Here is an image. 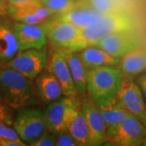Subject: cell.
Segmentation results:
<instances>
[{
    "label": "cell",
    "mask_w": 146,
    "mask_h": 146,
    "mask_svg": "<svg viewBox=\"0 0 146 146\" xmlns=\"http://www.w3.org/2000/svg\"><path fill=\"white\" fill-rule=\"evenodd\" d=\"M41 3L35 4L20 7H14L9 6V15L14 20L18 22L31 24V25H39L43 23L44 21L36 14V7Z\"/></svg>",
    "instance_id": "obj_22"
},
{
    "label": "cell",
    "mask_w": 146,
    "mask_h": 146,
    "mask_svg": "<svg viewBox=\"0 0 146 146\" xmlns=\"http://www.w3.org/2000/svg\"><path fill=\"white\" fill-rule=\"evenodd\" d=\"M48 72L53 74L58 80L63 95L66 97L75 98L78 94L73 82L63 51H57L54 54L51 61L48 66Z\"/></svg>",
    "instance_id": "obj_14"
},
{
    "label": "cell",
    "mask_w": 146,
    "mask_h": 146,
    "mask_svg": "<svg viewBox=\"0 0 146 146\" xmlns=\"http://www.w3.org/2000/svg\"><path fill=\"white\" fill-rule=\"evenodd\" d=\"M127 30H134V23L126 12L106 14L94 25L80 29L77 42L72 50L75 51L94 46L111 33Z\"/></svg>",
    "instance_id": "obj_2"
},
{
    "label": "cell",
    "mask_w": 146,
    "mask_h": 146,
    "mask_svg": "<svg viewBox=\"0 0 146 146\" xmlns=\"http://www.w3.org/2000/svg\"><path fill=\"white\" fill-rule=\"evenodd\" d=\"M47 63L46 52L42 49L20 50L6 63L5 66L16 70L29 79H33L42 72Z\"/></svg>",
    "instance_id": "obj_6"
},
{
    "label": "cell",
    "mask_w": 146,
    "mask_h": 146,
    "mask_svg": "<svg viewBox=\"0 0 146 146\" xmlns=\"http://www.w3.org/2000/svg\"><path fill=\"white\" fill-rule=\"evenodd\" d=\"M36 86L40 99L43 102H52L63 94L61 85L51 73H44L36 80Z\"/></svg>",
    "instance_id": "obj_19"
},
{
    "label": "cell",
    "mask_w": 146,
    "mask_h": 146,
    "mask_svg": "<svg viewBox=\"0 0 146 146\" xmlns=\"http://www.w3.org/2000/svg\"><path fill=\"white\" fill-rule=\"evenodd\" d=\"M12 28L19 45V51L42 49L46 43V33L42 25L18 22Z\"/></svg>",
    "instance_id": "obj_11"
},
{
    "label": "cell",
    "mask_w": 146,
    "mask_h": 146,
    "mask_svg": "<svg viewBox=\"0 0 146 146\" xmlns=\"http://www.w3.org/2000/svg\"><path fill=\"white\" fill-rule=\"evenodd\" d=\"M13 140V141H23L20 138L16 129L11 127V125H8L5 123L0 122V140Z\"/></svg>",
    "instance_id": "obj_25"
},
{
    "label": "cell",
    "mask_w": 146,
    "mask_h": 146,
    "mask_svg": "<svg viewBox=\"0 0 146 146\" xmlns=\"http://www.w3.org/2000/svg\"><path fill=\"white\" fill-rule=\"evenodd\" d=\"M138 84L141 87L142 93L144 95V98L146 102V74L141 76L140 78L138 79Z\"/></svg>",
    "instance_id": "obj_30"
},
{
    "label": "cell",
    "mask_w": 146,
    "mask_h": 146,
    "mask_svg": "<svg viewBox=\"0 0 146 146\" xmlns=\"http://www.w3.org/2000/svg\"><path fill=\"white\" fill-rule=\"evenodd\" d=\"M66 127L77 145H90L88 123L81 107L78 104L70 107L65 118Z\"/></svg>",
    "instance_id": "obj_13"
},
{
    "label": "cell",
    "mask_w": 146,
    "mask_h": 146,
    "mask_svg": "<svg viewBox=\"0 0 146 146\" xmlns=\"http://www.w3.org/2000/svg\"><path fill=\"white\" fill-rule=\"evenodd\" d=\"M13 127L25 144L32 145L46 131L45 114L33 108H22L14 120Z\"/></svg>",
    "instance_id": "obj_4"
},
{
    "label": "cell",
    "mask_w": 146,
    "mask_h": 146,
    "mask_svg": "<svg viewBox=\"0 0 146 146\" xmlns=\"http://www.w3.org/2000/svg\"><path fill=\"white\" fill-rule=\"evenodd\" d=\"M119 70L123 75L134 76L146 70V53L138 48L127 53L119 61Z\"/></svg>",
    "instance_id": "obj_20"
},
{
    "label": "cell",
    "mask_w": 146,
    "mask_h": 146,
    "mask_svg": "<svg viewBox=\"0 0 146 146\" xmlns=\"http://www.w3.org/2000/svg\"><path fill=\"white\" fill-rule=\"evenodd\" d=\"M1 63H2V59L0 58V66H1Z\"/></svg>",
    "instance_id": "obj_32"
},
{
    "label": "cell",
    "mask_w": 146,
    "mask_h": 146,
    "mask_svg": "<svg viewBox=\"0 0 146 146\" xmlns=\"http://www.w3.org/2000/svg\"><path fill=\"white\" fill-rule=\"evenodd\" d=\"M105 15L94 8L87 0H77L74 7L67 12L58 15L57 19L71 23L79 29H83L94 25Z\"/></svg>",
    "instance_id": "obj_10"
},
{
    "label": "cell",
    "mask_w": 146,
    "mask_h": 146,
    "mask_svg": "<svg viewBox=\"0 0 146 146\" xmlns=\"http://www.w3.org/2000/svg\"><path fill=\"white\" fill-rule=\"evenodd\" d=\"M42 3L54 14H63L71 10L76 4V0H41Z\"/></svg>",
    "instance_id": "obj_24"
},
{
    "label": "cell",
    "mask_w": 146,
    "mask_h": 146,
    "mask_svg": "<svg viewBox=\"0 0 146 146\" xmlns=\"http://www.w3.org/2000/svg\"><path fill=\"white\" fill-rule=\"evenodd\" d=\"M73 82L78 94H84L87 89L88 69L84 66L78 54L73 50L63 51Z\"/></svg>",
    "instance_id": "obj_18"
},
{
    "label": "cell",
    "mask_w": 146,
    "mask_h": 146,
    "mask_svg": "<svg viewBox=\"0 0 146 146\" xmlns=\"http://www.w3.org/2000/svg\"><path fill=\"white\" fill-rule=\"evenodd\" d=\"M87 69L102 66H115L119 63V58L114 57L98 47L88 46L78 54Z\"/></svg>",
    "instance_id": "obj_17"
},
{
    "label": "cell",
    "mask_w": 146,
    "mask_h": 146,
    "mask_svg": "<svg viewBox=\"0 0 146 146\" xmlns=\"http://www.w3.org/2000/svg\"><path fill=\"white\" fill-rule=\"evenodd\" d=\"M95 102L105 120L107 136L130 114L121 104L117 96Z\"/></svg>",
    "instance_id": "obj_16"
},
{
    "label": "cell",
    "mask_w": 146,
    "mask_h": 146,
    "mask_svg": "<svg viewBox=\"0 0 146 146\" xmlns=\"http://www.w3.org/2000/svg\"><path fill=\"white\" fill-rule=\"evenodd\" d=\"M123 74L112 66H102L88 70L87 89L95 102L115 97L119 89Z\"/></svg>",
    "instance_id": "obj_3"
},
{
    "label": "cell",
    "mask_w": 146,
    "mask_h": 146,
    "mask_svg": "<svg viewBox=\"0 0 146 146\" xmlns=\"http://www.w3.org/2000/svg\"><path fill=\"white\" fill-rule=\"evenodd\" d=\"M9 14V6L6 1H0V16Z\"/></svg>",
    "instance_id": "obj_31"
},
{
    "label": "cell",
    "mask_w": 146,
    "mask_h": 146,
    "mask_svg": "<svg viewBox=\"0 0 146 146\" xmlns=\"http://www.w3.org/2000/svg\"><path fill=\"white\" fill-rule=\"evenodd\" d=\"M96 10L104 14L125 12L124 8L119 0H87Z\"/></svg>",
    "instance_id": "obj_23"
},
{
    "label": "cell",
    "mask_w": 146,
    "mask_h": 146,
    "mask_svg": "<svg viewBox=\"0 0 146 146\" xmlns=\"http://www.w3.org/2000/svg\"><path fill=\"white\" fill-rule=\"evenodd\" d=\"M6 2L10 7H20L33 5L37 3H42L41 0H6Z\"/></svg>",
    "instance_id": "obj_29"
},
{
    "label": "cell",
    "mask_w": 146,
    "mask_h": 146,
    "mask_svg": "<svg viewBox=\"0 0 146 146\" xmlns=\"http://www.w3.org/2000/svg\"><path fill=\"white\" fill-rule=\"evenodd\" d=\"M14 120L12 110L0 102V122L11 126L13 125Z\"/></svg>",
    "instance_id": "obj_28"
},
{
    "label": "cell",
    "mask_w": 146,
    "mask_h": 146,
    "mask_svg": "<svg viewBox=\"0 0 146 146\" xmlns=\"http://www.w3.org/2000/svg\"><path fill=\"white\" fill-rule=\"evenodd\" d=\"M88 123L90 145H101L107 141L105 120L97 104L91 101L84 102L80 106Z\"/></svg>",
    "instance_id": "obj_12"
},
{
    "label": "cell",
    "mask_w": 146,
    "mask_h": 146,
    "mask_svg": "<svg viewBox=\"0 0 146 146\" xmlns=\"http://www.w3.org/2000/svg\"><path fill=\"white\" fill-rule=\"evenodd\" d=\"M57 134L50 131L47 130L36 142H34L33 146H54L56 145Z\"/></svg>",
    "instance_id": "obj_26"
},
{
    "label": "cell",
    "mask_w": 146,
    "mask_h": 146,
    "mask_svg": "<svg viewBox=\"0 0 146 146\" xmlns=\"http://www.w3.org/2000/svg\"><path fill=\"white\" fill-rule=\"evenodd\" d=\"M42 26L46 36L55 46L68 48L70 50L76 46L80 29L72 24L56 19L45 23Z\"/></svg>",
    "instance_id": "obj_9"
},
{
    "label": "cell",
    "mask_w": 146,
    "mask_h": 146,
    "mask_svg": "<svg viewBox=\"0 0 146 146\" xmlns=\"http://www.w3.org/2000/svg\"><path fill=\"white\" fill-rule=\"evenodd\" d=\"M116 96L130 114L146 125V102L138 84L128 76L123 75Z\"/></svg>",
    "instance_id": "obj_5"
},
{
    "label": "cell",
    "mask_w": 146,
    "mask_h": 146,
    "mask_svg": "<svg viewBox=\"0 0 146 146\" xmlns=\"http://www.w3.org/2000/svg\"><path fill=\"white\" fill-rule=\"evenodd\" d=\"M140 44V37L134 30H127L111 33L101 39L94 46L102 49L114 57L120 58L138 48Z\"/></svg>",
    "instance_id": "obj_8"
},
{
    "label": "cell",
    "mask_w": 146,
    "mask_h": 146,
    "mask_svg": "<svg viewBox=\"0 0 146 146\" xmlns=\"http://www.w3.org/2000/svg\"><path fill=\"white\" fill-rule=\"evenodd\" d=\"M77 104L74 98L67 97L49 105L46 110L45 118L48 131L58 134L61 131L67 129L65 118L70 107Z\"/></svg>",
    "instance_id": "obj_15"
},
{
    "label": "cell",
    "mask_w": 146,
    "mask_h": 146,
    "mask_svg": "<svg viewBox=\"0 0 146 146\" xmlns=\"http://www.w3.org/2000/svg\"><path fill=\"white\" fill-rule=\"evenodd\" d=\"M0 102L11 110H21L36 103L30 79L8 67H0Z\"/></svg>",
    "instance_id": "obj_1"
},
{
    "label": "cell",
    "mask_w": 146,
    "mask_h": 146,
    "mask_svg": "<svg viewBox=\"0 0 146 146\" xmlns=\"http://www.w3.org/2000/svg\"><path fill=\"white\" fill-rule=\"evenodd\" d=\"M145 139L146 125L131 114L107 136V140L122 146L141 145Z\"/></svg>",
    "instance_id": "obj_7"
},
{
    "label": "cell",
    "mask_w": 146,
    "mask_h": 146,
    "mask_svg": "<svg viewBox=\"0 0 146 146\" xmlns=\"http://www.w3.org/2000/svg\"><path fill=\"white\" fill-rule=\"evenodd\" d=\"M0 17H1V16H0Z\"/></svg>",
    "instance_id": "obj_34"
},
{
    "label": "cell",
    "mask_w": 146,
    "mask_h": 146,
    "mask_svg": "<svg viewBox=\"0 0 146 146\" xmlns=\"http://www.w3.org/2000/svg\"><path fill=\"white\" fill-rule=\"evenodd\" d=\"M56 145L57 146H76L77 144L74 140L68 129L61 131L57 134L56 139Z\"/></svg>",
    "instance_id": "obj_27"
},
{
    "label": "cell",
    "mask_w": 146,
    "mask_h": 146,
    "mask_svg": "<svg viewBox=\"0 0 146 146\" xmlns=\"http://www.w3.org/2000/svg\"><path fill=\"white\" fill-rule=\"evenodd\" d=\"M19 51L13 28L0 23V58L2 61H8Z\"/></svg>",
    "instance_id": "obj_21"
},
{
    "label": "cell",
    "mask_w": 146,
    "mask_h": 146,
    "mask_svg": "<svg viewBox=\"0 0 146 146\" xmlns=\"http://www.w3.org/2000/svg\"><path fill=\"white\" fill-rule=\"evenodd\" d=\"M0 1H6V0H0Z\"/></svg>",
    "instance_id": "obj_33"
}]
</instances>
